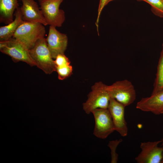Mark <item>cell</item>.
Listing matches in <instances>:
<instances>
[{"label":"cell","mask_w":163,"mask_h":163,"mask_svg":"<svg viewBox=\"0 0 163 163\" xmlns=\"http://www.w3.org/2000/svg\"><path fill=\"white\" fill-rule=\"evenodd\" d=\"M136 108L156 115L163 114V89L142 98L137 103Z\"/></svg>","instance_id":"obj_11"},{"label":"cell","mask_w":163,"mask_h":163,"mask_svg":"<svg viewBox=\"0 0 163 163\" xmlns=\"http://www.w3.org/2000/svg\"><path fill=\"white\" fill-rule=\"evenodd\" d=\"M0 51L10 56L15 62L22 61L31 66H36L30 55L29 50L13 37L7 40L0 41Z\"/></svg>","instance_id":"obj_5"},{"label":"cell","mask_w":163,"mask_h":163,"mask_svg":"<svg viewBox=\"0 0 163 163\" xmlns=\"http://www.w3.org/2000/svg\"><path fill=\"white\" fill-rule=\"evenodd\" d=\"M125 107L115 99L111 98L108 109L111 114L115 130L122 136H127L128 127L124 117Z\"/></svg>","instance_id":"obj_10"},{"label":"cell","mask_w":163,"mask_h":163,"mask_svg":"<svg viewBox=\"0 0 163 163\" xmlns=\"http://www.w3.org/2000/svg\"><path fill=\"white\" fill-rule=\"evenodd\" d=\"M63 0H43L39 3L40 9L48 25L60 27L65 20L64 11L59 9Z\"/></svg>","instance_id":"obj_6"},{"label":"cell","mask_w":163,"mask_h":163,"mask_svg":"<svg viewBox=\"0 0 163 163\" xmlns=\"http://www.w3.org/2000/svg\"><path fill=\"white\" fill-rule=\"evenodd\" d=\"M161 163H163V158H162Z\"/></svg>","instance_id":"obj_23"},{"label":"cell","mask_w":163,"mask_h":163,"mask_svg":"<svg viewBox=\"0 0 163 163\" xmlns=\"http://www.w3.org/2000/svg\"><path fill=\"white\" fill-rule=\"evenodd\" d=\"M39 1V2L40 3L42 1H43V0H38Z\"/></svg>","instance_id":"obj_22"},{"label":"cell","mask_w":163,"mask_h":163,"mask_svg":"<svg viewBox=\"0 0 163 163\" xmlns=\"http://www.w3.org/2000/svg\"><path fill=\"white\" fill-rule=\"evenodd\" d=\"M95 120L94 135L97 137L105 139L115 130L112 118L108 108H97L93 110Z\"/></svg>","instance_id":"obj_7"},{"label":"cell","mask_w":163,"mask_h":163,"mask_svg":"<svg viewBox=\"0 0 163 163\" xmlns=\"http://www.w3.org/2000/svg\"><path fill=\"white\" fill-rule=\"evenodd\" d=\"M111 98L115 99L126 107L133 103L136 98V92L132 83L127 79L116 82L106 85Z\"/></svg>","instance_id":"obj_4"},{"label":"cell","mask_w":163,"mask_h":163,"mask_svg":"<svg viewBox=\"0 0 163 163\" xmlns=\"http://www.w3.org/2000/svg\"><path fill=\"white\" fill-rule=\"evenodd\" d=\"M162 140L142 142L141 151L135 159L138 163H161L163 156V146L158 145Z\"/></svg>","instance_id":"obj_8"},{"label":"cell","mask_w":163,"mask_h":163,"mask_svg":"<svg viewBox=\"0 0 163 163\" xmlns=\"http://www.w3.org/2000/svg\"><path fill=\"white\" fill-rule=\"evenodd\" d=\"M46 40L53 59H55L59 54H64L68 44V37L66 34L59 32L56 27L50 26Z\"/></svg>","instance_id":"obj_9"},{"label":"cell","mask_w":163,"mask_h":163,"mask_svg":"<svg viewBox=\"0 0 163 163\" xmlns=\"http://www.w3.org/2000/svg\"><path fill=\"white\" fill-rule=\"evenodd\" d=\"M146 2L152 7V10L156 15L163 17V0H138Z\"/></svg>","instance_id":"obj_16"},{"label":"cell","mask_w":163,"mask_h":163,"mask_svg":"<svg viewBox=\"0 0 163 163\" xmlns=\"http://www.w3.org/2000/svg\"><path fill=\"white\" fill-rule=\"evenodd\" d=\"M15 18L7 25L0 27V41L7 40L13 37L14 32L23 21L20 7L17 8L14 14Z\"/></svg>","instance_id":"obj_14"},{"label":"cell","mask_w":163,"mask_h":163,"mask_svg":"<svg viewBox=\"0 0 163 163\" xmlns=\"http://www.w3.org/2000/svg\"><path fill=\"white\" fill-rule=\"evenodd\" d=\"M122 141V139H120L119 140L110 141L109 142L108 146L111 150V163H116L117 161L118 155L116 152V149L117 146Z\"/></svg>","instance_id":"obj_18"},{"label":"cell","mask_w":163,"mask_h":163,"mask_svg":"<svg viewBox=\"0 0 163 163\" xmlns=\"http://www.w3.org/2000/svg\"><path fill=\"white\" fill-rule=\"evenodd\" d=\"M55 71L58 73V79L60 80H63L72 74V67L70 64L61 66H56Z\"/></svg>","instance_id":"obj_17"},{"label":"cell","mask_w":163,"mask_h":163,"mask_svg":"<svg viewBox=\"0 0 163 163\" xmlns=\"http://www.w3.org/2000/svg\"><path fill=\"white\" fill-rule=\"evenodd\" d=\"M108 0H100L98 10V15L95 24L98 33V23L100 15L104 7L107 4Z\"/></svg>","instance_id":"obj_20"},{"label":"cell","mask_w":163,"mask_h":163,"mask_svg":"<svg viewBox=\"0 0 163 163\" xmlns=\"http://www.w3.org/2000/svg\"><path fill=\"white\" fill-rule=\"evenodd\" d=\"M113 0H108V1H107V4L109 3V2H110L112 1H113Z\"/></svg>","instance_id":"obj_21"},{"label":"cell","mask_w":163,"mask_h":163,"mask_svg":"<svg viewBox=\"0 0 163 163\" xmlns=\"http://www.w3.org/2000/svg\"><path fill=\"white\" fill-rule=\"evenodd\" d=\"M43 24L23 21L12 37L24 45L29 50L39 40L44 37L46 30Z\"/></svg>","instance_id":"obj_1"},{"label":"cell","mask_w":163,"mask_h":163,"mask_svg":"<svg viewBox=\"0 0 163 163\" xmlns=\"http://www.w3.org/2000/svg\"><path fill=\"white\" fill-rule=\"evenodd\" d=\"M21 1L22 5L20 9L23 21L48 25L36 2L34 0Z\"/></svg>","instance_id":"obj_12"},{"label":"cell","mask_w":163,"mask_h":163,"mask_svg":"<svg viewBox=\"0 0 163 163\" xmlns=\"http://www.w3.org/2000/svg\"><path fill=\"white\" fill-rule=\"evenodd\" d=\"M106 85L99 82L92 86L87 100L83 104V109L86 114H89L96 109L108 108L111 97Z\"/></svg>","instance_id":"obj_3"},{"label":"cell","mask_w":163,"mask_h":163,"mask_svg":"<svg viewBox=\"0 0 163 163\" xmlns=\"http://www.w3.org/2000/svg\"><path fill=\"white\" fill-rule=\"evenodd\" d=\"M163 89V43L157 67L156 77L153 85L152 93Z\"/></svg>","instance_id":"obj_15"},{"label":"cell","mask_w":163,"mask_h":163,"mask_svg":"<svg viewBox=\"0 0 163 163\" xmlns=\"http://www.w3.org/2000/svg\"><path fill=\"white\" fill-rule=\"evenodd\" d=\"M162 142V145H163V139L162 140V142Z\"/></svg>","instance_id":"obj_24"},{"label":"cell","mask_w":163,"mask_h":163,"mask_svg":"<svg viewBox=\"0 0 163 163\" xmlns=\"http://www.w3.org/2000/svg\"><path fill=\"white\" fill-rule=\"evenodd\" d=\"M29 51L35 65L46 74H50L55 71L54 60L48 47L46 38L39 40Z\"/></svg>","instance_id":"obj_2"},{"label":"cell","mask_w":163,"mask_h":163,"mask_svg":"<svg viewBox=\"0 0 163 163\" xmlns=\"http://www.w3.org/2000/svg\"><path fill=\"white\" fill-rule=\"evenodd\" d=\"M55 59L54 62L56 67L70 65V64L69 59L64 54L58 55Z\"/></svg>","instance_id":"obj_19"},{"label":"cell","mask_w":163,"mask_h":163,"mask_svg":"<svg viewBox=\"0 0 163 163\" xmlns=\"http://www.w3.org/2000/svg\"><path fill=\"white\" fill-rule=\"evenodd\" d=\"M19 7L18 0H0V22L8 24L13 21L14 13Z\"/></svg>","instance_id":"obj_13"}]
</instances>
